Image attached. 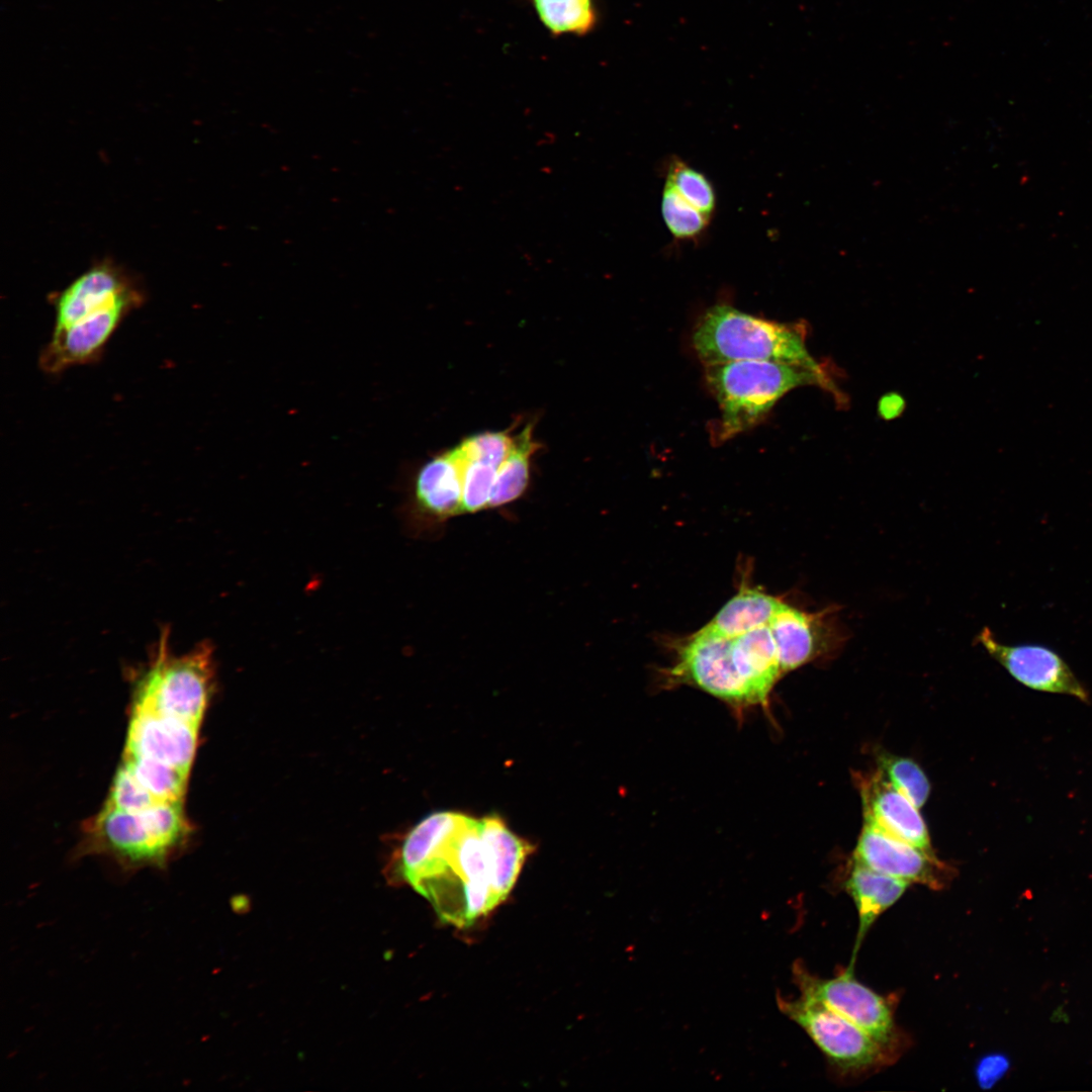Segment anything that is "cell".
<instances>
[{
	"instance_id": "1",
	"label": "cell",
	"mask_w": 1092,
	"mask_h": 1092,
	"mask_svg": "<svg viewBox=\"0 0 1092 1092\" xmlns=\"http://www.w3.org/2000/svg\"><path fill=\"white\" fill-rule=\"evenodd\" d=\"M806 332L801 324L772 322L719 303L699 318L692 340L705 366L733 361H771L829 376L825 366L808 352Z\"/></svg>"
},
{
	"instance_id": "2",
	"label": "cell",
	"mask_w": 1092,
	"mask_h": 1092,
	"mask_svg": "<svg viewBox=\"0 0 1092 1092\" xmlns=\"http://www.w3.org/2000/svg\"><path fill=\"white\" fill-rule=\"evenodd\" d=\"M707 384L721 412L716 438L727 441L757 425L789 391L818 385L842 402L829 376L771 361H733L705 366Z\"/></svg>"
},
{
	"instance_id": "3",
	"label": "cell",
	"mask_w": 1092,
	"mask_h": 1092,
	"mask_svg": "<svg viewBox=\"0 0 1092 1092\" xmlns=\"http://www.w3.org/2000/svg\"><path fill=\"white\" fill-rule=\"evenodd\" d=\"M212 647L201 642L176 655L163 630L151 659L136 680L132 710L150 711L199 726L213 685Z\"/></svg>"
},
{
	"instance_id": "4",
	"label": "cell",
	"mask_w": 1092,
	"mask_h": 1092,
	"mask_svg": "<svg viewBox=\"0 0 1092 1092\" xmlns=\"http://www.w3.org/2000/svg\"><path fill=\"white\" fill-rule=\"evenodd\" d=\"M778 1006L840 1070L864 1071L889 1060L890 1050L813 998L800 994L799 998L788 1000L778 996Z\"/></svg>"
},
{
	"instance_id": "5",
	"label": "cell",
	"mask_w": 1092,
	"mask_h": 1092,
	"mask_svg": "<svg viewBox=\"0 0 1092 1092\" xmlns=\"http://www.w3.org/2000/svg\"><path fill=\"white\" fill-rule=\"evenodd\" d=\"M794 979L802 995L813 998L869 1033L890 1050L896 1038L893 1010L890 1002L858 982L852 969L835 978L822 980L809 974L801 964L793 969Z\"/></svg>"
},
{
	"instance_id": "6",
	"label": "cell",
	"mask_w": 1092,
	"mask_h": 1092,
	"mask_svg": "<svg viewBox=\"0 0 1092 1092\" xmlns=\"http://www.w3.org/2000/svg\"><path fill=\"white\" fill-rule=\"evenodd\" d=\"M669 673L673 681L692 685L734 707L752 706L732 657V638L707 626L685 643Z\"/></svg>"
},
{
	"instance_id": "7",
	"label": "cell",
	"mask_w": 1092,
	"mask_h": 1092,
	"mask_svg": "<svg viewBox=\"0 0 1092 1092\" xmlns=\"http://www.w3.org/2000/svg\"><path fill=\"white\" fill-rule=\"evenodd\" d=\"M979 643L1017 681L1046 693L1064 694L1089 702V694L1064 658L1044 645H1007L997 641L986 627L978 635Z\"/></svg>"
},
{
	"instance_id": "8",
	"label": "cell",
	"mask_w": 1092,
	"mask_h": 1092,
	"mask_svg": "<svg viewBox=\"0 0 1092 1092\" xmlns=\"http://www.w3.org/2000/svg\"><path fill=\"white\" fill-rule=\"evenodd\" d=\"M141 304L121 302L76 323L53 330L49 342L40 350L38 365L51 375L78 365L96 362L124 318Z\"/></svg>"
},
{
	"instance_id": "9",
	"label": "cell",
	"mask_w": 1092,
	"mask_h": 1092,
	"mask_svg": "<svg viewBox=\"0 0 1092 1092\" xmlns=\"http://www.w3.org/2000/svg\"><path fill=\"white\" fill-rule=\"evenodd\" d=\"M768 627L777 645L782 673L830 655L844 640L834 609L810 614L783 604Z\"/></svg>"
},
{
	"instance_id": "10",
	"label": "cell",
	"mask_w": 1092,
	"mask_h": 1092,
	"mask_svg": "<svg viewBox=\"0 0 1092 1092\" xmlns=\"http://www.w3.org/2000/svg\"><path fill=\"white\" fill-rule=\"evenodd\" d=\"M138 283L119 267L99 263L72 281L53 298L54 329L66 328L88 315L121 302L142 304Z\"/></svg>"
},
{
	"instance_id": "11",
	"label": "cell",
	"mask_w": 1092,
	"mask_h": 1092,
	"mask_svg": "<svg viewBox=\"0 0 1092 1092\" xmlns=\"http://www.w3.org/2000/svg\"><path fill=\"white\" fill-rule=\"evenodd\" d=\"M853 860L879 873L938 890L949 876L948 867L932 851L921 849L864 823Z\"/></svg>"
},
{
	"instance_id": "12",
	"label": "cell",
	"mask_w": 1092,
	"mask_h": 1092,
	"mask_svg": "<svg viewBox=\"0 0 1092 1092\" xmlns=\"http://www.w3.org/2000/svg\"><path fill=\"white\" fill-rule=\"evenodd\" d=\"M131 712L124 754L155 759L188 774L199 726L150 711Z\"/></svg>"
},
{
	"instance_id": "13",
	"label": "cell",
	"mask_w": 1092,
	"mask_h": 1092,
	"mask_svg": "<svg viewBox=\"0 0 1092 1092\" xmlns=\"http://www.w3.org/2000/svg\"><path fill=\"white\" fill-rule=\"evenodd\" d=\"M856 783L863 808L864 823L932 851L928 831L918 808L880 771L857 775Z\"/></svg>"
},
{
	"instance_id": "14",
	"label": "cell",
	"mask_w": 1092,
	"mask_h": 1092,
	"mask_svg": "<svg viewBox=\"0 0 1092 1092\" xmlns=\"http://www.w3.org/2000/svg\"><path fill=\"white\" fill-rule=\"evenodd\" d=\"M467 455L461 445L423 464L413 481V508L434 521L462 514L463 479Z\"/></svg>"
},
{
	"instance_id": "15",
	"label": "cell",
	"mask_w": 1092,
	"mask_h": 1092,
	"mask_svg": "<svg viewBox=\"0 0 1092 1092\" xmlns=\"http://www.w3.org/2000/svg\"><path fill=\"white\" fill-rule=\"evenodd\" d=\"M96 844L130 864L161 863L171 853L145 811L105 806L90 825Z\"/></svg>"
},
{
	"instance_id": "16",
	"label": "cell",
	"mask_w": 1092,
	"mask_h": 1092,
	"mask_svg": "<svg viewBox=\"0 0 1092 1092\" xmlns=\"http://www.w3.org/2000/svg\"><path fill=\"white\" fill-rule=\"evenodd\" d=\"M732 657L752 705H766L775 682L783 674L768 625L733 637Z\"/></svg>"
},
{
	"instance_id": "17",
	"label": "cell",
	"mask_w": 1092,
	"mask_h": 1092,
	"mask_svg": "<svg viewBox=\"0 0 1092 1092\" xmlns=\"http://www.w3.org/2000/svg\"><path fill=\"white\" fill-rule=\"evenodd\" d=\"M908 886V882L854 862L845 882V889L855 904L859 922L850 969L859 944L872 924L903 896Z\"/></svg>"
},
{
	"instance_id": "18",
	"label": "cell",
	"mask_w": 1092,
	"mask_h": 1092,
	"mask_svg": "<svg viewBox=\"0 0 1092 1092\" xmlns=\"http://www.w3.org/2000/svg\"><path fill=\"white\" fill-rule=\"evenodd\" d=\"M479 832L500 890L508 896L533 846L513 833L495 816L479 820Z\"/></svg>"
},
{
	"instance_id": "19",
	"label": "cell",
	"mask_w": 1092,
	"mask_h": 1092,
	"mask_svg": "<svg viewBox=\"0 0 1092 1092\" xmlns=\"http://www.w3.org/2000/svg\"><path fill=\"white\" fill-rule=\"evenodd\" d=\"M783 604L758 590L744 588L717 613L707 627L733 638L768 625Z\"/></svg>"
},
{
	"instance_id": "20",
	"label": "cell",
	"mask_w": 1092,
	"mask_h": 1092,
	"mask_svg": "<svg viewBox=\"0 0 1092 1092\" xmlns=\"http://www.w3.org/2000/svg\"><path fill=\"white\" fill-rule=\"evenodd\" d=\"M539 447L533 439L532 424L514 437L509 454L497 468L488 509L505 506L524 493L529 481L530 460Z\"/></svg>"
},
{
	"instance_id": "21",
	"label": "cell",
	"mask_w": 1092,
	"mask_h": 1092,
	"mask_svg": "<svg viewBox=\"0 0 1092 1092\" xmlns=\"http://www.w3.org/2000/svg\"><path fill=\"white\" fill-rule=\"evenodd\" d=\"M536 15L547 30L556 36L584 35L598 22L594 0H530Z\"/></svg>"
},
{
	"instance_id": "22",
	"label": "cell",
	"mask_w": 1092,
	"mask_h": 1092,
	"mask_svg": "<svg viewBox=\"0 0 1092 1092\" xmlns=\"http://www.w3.org/2000/svg\"><path fill=\"white\" fill-rule=\"evenodd\" d=\"M123 763L159 801H182L188 774L148 757L123 756Z\"/></svg>"
},
{
	"instance_id": "23",
	"label": "cell",
	"mask_w": 1092,
	"mask_h": 1092,
	"mask_svg": "<svg viewBox=\"0 0 1092 1092\" xmlns=\"http://www.w3.org/2000/svg\"><path fill=\"white\" fill-rule=\"evenodd\" d=\"M661 213L670 234L679 241L695 240L707 229L710 218L688 202L665 181Z\"/></svg>"
},
{
	"instance_id": "24",
	"label": "cell",
	"mask_w": 1092,
	"mask_h": 1092,
	"mask_svg": "<svg viewBox=\"0 0 1092 1092\" xmlns=\"http://www.w3.org/2000/svg\"><path fill=\"white\" fill-rule=\"evenodd\" d=\"M693 206L707 217L716 207V194L709 179L698 170L678 158H673L667 167L666 180Z\"/></svg>"
},
{
	"instance_id": "25",
	"label": "cell",
	"mask_w": 1092,
	"mask_h": 1092,
	"mask_svg": "<svg viewBox=\"0 0 1092 1092\" xmlns=\"http://www.w3.org/2000/svg\"><path fill=\"white\" fill-rule=\"evenodd\" d=\"M878 770L918 809L924 805L929 796L930 784L915 761L882 753L878 757Z\"/></svg>"
},
{
	"instance_id": "26",
	"label": "cell",
	"mask_w": 1092,
	"mask_h": 1092,
	"mask_svg": "<svg viewBox=\"0 0 1092 1092\" xmlns=\"http://www.w3.org/2000/svg\"><path fill=\"white\" fill-rule=\"evenodd\" d=\"M497 468L485 462L469 459L464 471L462 514L488 509L490 492Z\"/></svg>"
},
{
	"instance_id": "27",
	"label": "cell",
	"mask_w": 1092,
	"mask_h": 1092,
	"mask_svg": "<svg viewBox=\"0 0 1092 1092\" xmlns=\"http://www.w3.org/2000/svg\"><path fill=\"white\" fill-rule=\"evenodd\" d=\"M161 802L149 792L123 763L116 771L105 806L140 812Z\"/></svg>"
},
{
	"instance_id": "28",
	"label": "cell",
	"mask_w": 1092,
	"mask_h": 1092,
	"mask_svg": "<svg viewBox=\"0 0 1092 1092\" xmlns=\"http://www.w3.org/2000/svg\"><path fill=\"white\" fill-rule=\"evenodd\" d=\"M514 437L506 432H484L465 439L460 445L469 459L499 467L510 452Z\"/></svg>"
},
{
	"instance_id": "29",
	"label": "cell",
	"mask_w": 1092,
	"mask_h": 1092,
	"mask_svg": "<svg viewBox=\"0 0 1092 1092\" xmlns=\"http://www.w3.org/2000/svg\"><path fill=\"white\" fill-rule=\"evenodd\" d=\"M1010 1068L1009 1059L1001 1053H991L978 1060L974 1074L979 1087L984 1090L991 1089L1007 1073Z\"/></svg>"
},
{
	"instance_id": "30",
	"label": "cell",
	"mask_w": 1092,
	"mask_h": 1092,
	"mask_svg": "<svg viewBox=\"0 0 1092 1092\" xmlns=\"http://www.w3.org/2000/svg\"><path fill=\"white\" fill-rule=\"evenodd\" d=\"M905 406V402L898 394H888L881 398L879 412L887 420L898 417Z\"/></svg>"
}]
</instances>
